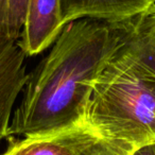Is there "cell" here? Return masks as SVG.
<instances>
[{
  "label": "cell",
  "mask_w": 155,
  "mask_h": 155,
  "mask_svg": "<svg viewBox=\"0 0 155 155\" xmlns=\"http://www.w3.org/2000/svg\"><path fill=\"white\" fill-rule=\"evenodd\" d=\"M121 46L118 25L88 18L66 25L28 73L8 137L47 135L86 122L94 84Z\"/></svg>",
  "instance_id": "cell-1"
},
{
  "label": "cell",
  "mask_w": 155,
  "mask_h": 155,
  "mask_svg": "<svg viewBox=\"0 0 155 155\" xmlns=\"http://www.w3.org/2000/svg\"><path fill=\"white\" fill-rule=\"evenodd\" d=\"M86 121L101 138L130 152L155 143V82L120 49L94 84Z\"/></svg>",
  "instance_id": "cell-2"
},
{
  "label": "cell",
  "mask_w": 155,
  "mask_h": 155,
  "mask_svg": "<svg viewBox=\"0 0 155 155\" xmlns=\"http://www.w3.org/2000/svg\"><path fill=\"white\" fill-rule=\"evenodd\" d=\"M27 58L17 41L0 35V139L8 137L14 104L26 84Z\"/></svg>",
  "instance_id": "cell-3"
},
{
  "label": "cell",
  "mask_w": 155,
  "mask_h": 155,
  "mask_svg": "<svg viewBox=\"0 0 155 155\" xmlns=\"http://www.w3.org/2000/svg\"><path fill=\"white\" fill-rule=\"evenodd\" d=\"M99 138L86 121L56 133L14 140L1 155H79Z\"/></svg>",
  "instance_id": "cell-4"
},
{
  "label": "cell",
  "mask_w": 155,
  "mask_h": 155,
  "mask_svg": "<svg viewBox=\"0 0 155 155\" xmlns=\"http://www.w3.org/2000/svg\"><path fill=\"white\" fill-rule=\"evenodd\" d=\"M62 30L61 0H29L18 45L27 56L37 55L53 45Z\"/></svg>",
  "instance_id": "cell-5"
},
{
  "label": "cell",
  "mask_w": 155,
  "mask_h": 155,
  "mask_svg": "<svg viewBox=\"0 0 155 155\" xmlns=\"http://www.w3.org/2000/svg\"><path fill=\"white\" fill-rule=\"evenodd\" d=\"M155 0H61L62 26L88 18L119 25L148 12Z\"/></svg>",
  "instance_id": "cell-6"
},
{
  "label": "cell",
  "mask_w": 155,
  "mask_h": 155,
  "mask_svg": "<svg viewBox=\"0 0 155 155\" xmlns=\"http://www.w3.org/2000/svg\"><path fill=\"white\" fill-rule=\"evenodd\" d=\"M118 27L122 36L120 52L143 77L155 82V41L147 31L141 16Z\"/></svg>",
  "instance_id": "cell-7"
},
{
  "label": "cell",
  "mask_w": 155,
  "mask_h": 155,
  "mask_svg": "<svg viewBox=\"0 0 155 155\" xmlns=\"http://www.w3.org/2000/svg\"><path fill=\"white\" fill-rule=\"evenodd\" d=\"M28 5L29 0H7V35L14 41L21 35Z\"/></svg>",
  "instance_id": "cell-8"
},
{
  "label": "cell",
  "mask_w": 155,
  "mask_h": 155,
  "mask_svg": "<svg viewBox=\"0 0 155 155\" xmlns=\"http://www.w3.org/2000/svg\"><path fill=\"white\" fill-rule=\"evenodd\" d=\"M130 151L117 146L116 143L99 138L85 148L79 155H130Z\"/></svg>",
  "instance_id": "cell-9"
},
{
  "label": "cell",
  "mask_w": 155,
  "mask_h": 155,
  "mask_svg": "<svg viewBox=\"0 0 155 155\" xmlns=\"http://www.w3.org/2000/svg\"><path fill=\"white\" fill-rule=\"evenodd\" d=\"M140 16H141V20L143 22L148 33L155 41V5L148 12H146V13Z\"/></svg>",
  "instance_id": "cell-10"
},
{
  "label": "cell",
  "mask_w": 155,
  "mask_h": 155,
  "mask_svg": "<svg viewBox=\"0 0 155 155\" xmlns=\"http://www.w3.org/2000/svg\"><path fill=\"white\" fill-rule=\"evenodd\" d=\"M0 35H7V0H0Z\"/></svg>",
  "instance_id": "cell-11"
},
{
  "label": "cell",
  "mask_w": 155,
  "mask_h": 155,
  "mask_svg": "<svg viewBox=\"0 0 155 155\" xmlns=\"http://www.w3.org/2000/svg\"><path fill=\"white\" fill-rule=\"evenodd\" d=\"M130 155H155V143H150L142 146L133 150Z\"/></svg>",
  "instance_id": "cell-12"
}]
</instances>
